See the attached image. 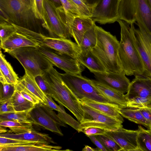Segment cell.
I'll use <instances>...</instances> for the list:
<instances>
[{
    "instance_id": "cell-1",
    "label": "cell",
    "mask_w": 151,
    "mask_h": 151,
    "mask_svg": "<svg viewBox=\"0 0 151 151\" xmlns=\"http://www.w3.org/2000/svg\"><path fill=\"white\" fill-rule=\"evenodd\" d=\"M33 3L34 0H0V10L10 23L42 33V24L35 15Z\"/></svg>"
},
{
    "instance_id": "cell-2",
    "label": "cell",
    "mask_w": 151,
    "mask_h": 151,
    "mask_svg": "<svg viewBox=\"0 0 151 151\" xmlns=\"http://www.w3.org/2000/svg\"><path fill=\"white\" fill-rule=\"evenodd\" d=\"M121 29L118 55L122 70L125 75H143L145 69L139 54L132 41L129 24L119 19Z\"/></svg>"
},
{
    "instance_id": "cell-3",
    "label": "cell",
    "mask_w": 151,
    "mask_h": 151,
    "mask_svg": "<svg viewBox=\"0 0 151 151\" xmlns=\"http://www.w3.org/2000/svg\"><path fill=\"white\" fill-rule=\"evenodd\" d=\"M97 42L91 51L100 60L107 71H123L119 59V42L115 36L96 25Z\"/></svg>"
},
{
    "instance_id": "cell-4",
    "label": "cell",
    "mask_w": 151,
    "mask_h": 151,
    "mask_svg": "<svg viewBox=\"0 0 151 151\" xmlns=\"http://www.w3.org/2000/svg\"><path fill=\"white\" fill-rule=\"evenodd\" d=\"M42 76L51 88V96L59 104L67 109L80 122L84 115L81 104L76 96L63 82L60 73L52 66Z\"/></svg>"
},
{
    "instance_id": "cell-5",
    "label": "cell",
    "mask_w": 151,
    "mask_h": 151,
    "mask_svg": "<svg viewBox=\"0 0 151 151\" xmlns=\"http://www.w3.org/2000/svg\"><path fill=\"white\" fill-rule=\"evenodd\" d=\"M4 52L16 59L26 72L35 78L43 76L53 65L35 47H27Z\"/></svg>"
},
{
    "instance_id": "cell-6",
    "label": "cell",
    "mask_w": 151,
    "mask_h": 151,
    "mask_svg": "<svg viewBox=\"0 0 151 151\" xmlns=\"http://www.w3.org/2000/svg\"><path fill=\"white\" fill-rule=\"evenodd\" d=\"M119 19L130 24L140 23L151 35V8L147 0H120Z\"/></svg>"
},
{
    "instance_id": "cell-7",
    "label": "cell",
    "mask_w": 151,
    "mask_h": 151,
    "mask_svg": "<svg viewBox=\"0 0 151 151\" xmlns=\"http://www.w3.org/2000/svg\"><path fill=\"white\" fill-rule=\"evenodd\" d=\"M12 24L17 32L37 42L40 45L52 49L73 58H77L81 51L80 46L70 39L47 37L42 33Z\"/></svg>"
},
{
    "instance_id": "cell-8",
    "label": "cell",
    "mask_w": 151,
    "mask_h": 151,
    "mask_svg": "<svg viewBox=\"0 0 151 151\" xmlns=\"http://www.w3.org/2000/svg\"><path fill=\"white\" fill-rule=\"evenodd\" d=\"M60 75L63 82L78 100L86 98L101 103L116 104L104 96L93 84L91 79L81 75L66 73H60Z\"/></svg>"
},
{
    "instance_id": "cell-9",
    "label": "cell",
    "mask_w": 151,
    "mask_h": 151,
    "mask_svg": "<svg viewBox=\"0 0 151 151\" xmlns=\"http://www.w3.org/2000/svg\"><path fill=\"white\" fill-rule=\"evenodd\" d=\"M46 21L42 27L51 37L70 39L71 36L66 22L63 7H57L49 0H44Z\"/></svg>"
},
{
    "instance_id": "cell-10",
    "label": "cell",
    "mask_w": 151,
    "mask_h": 151,
    "mask_svg": "<svg viewBox=\"0 0 151 151\" xmlns=\"http://www.w3.org/2000/svg\"><path fill=\"white\" fill-rule=\"evenodd\" d=\"M28 120L33 124L42 127L61 136L63 134L60 127H67L53 110L40 102L29 111Z\"/></svg>"
},
{
    "instance_id": "cell-11",
    "label": "cell",
    "mask_w": 151,
    "mask_h": 151,
    "mask_svg": "<svg viewBox=\"0 0 151 151\" xmlns=\"http://www.w3.org/2000/svg\"><path fill=\"white\" fill-rule=\"evenodd\" d=\"M80 103L84 115L80 122L78 132L84 129L90 127H98L106 130H114L123 127V122Z\"/></svg>"
},
{
    "instance_id": "cell-12",
    "label": "cell",
    "mask_w": 151,
    "mask_h": 151,
    "mask_svg": "<svg viewBox=\"0 0 151 151\" xmlns=\"http://www.w3.org/2000/svg\"><path fill=\"white\" fill-rule=\"evenodd\" d=\"M36 48L53 65L63 70L66 73L81 75L85 67L76 58L46 47L39 45Z\"/></svg>"
},
{
    "instance_id": "cell-13",
    "label": "cell",
    "mask_w": 151,
    "mask_h": 151,
    "mask_svg": "<svg viewBox=\"0 0 151 151\" xmlns=\"http://www.w3.org/2000/svg\"><path fill=\"white\" fill-rule=\"evenodd\" d=\"M120 0H100L93 9V20L100 24L112 23L119 19V8Z\"/></svg>"
},
{
    "instance_id": "cell-14",
    "label": "cell",
    "mask_w": 151,
    "mask_h": 151,
    "mask_svg": "<svg viewBox=\"0 0 151 151\" xmlns=\"http://www.w3.org/2000/svg\"><path fill=\"white\" fill-rule=\"evenodd\" d=\"M93 73L96 80L101 83L122 93L127 92L130 82L123 71Z\"/></svg>"
},
{
    "instance_id": "cell-15",
    "label": "cell",
    "mask_w": 151,
    "mask_h": 151,
    "mask_svg": "<svg viewBox=\"0 0 151 151\" xmlns=\"http://www.w3.org/2000/svg\"><path fill=\"white\" fill-rule=\"evenodd\" d=\"M105 134L115 140L123 151H139L138 130H128L122 127L106 130Z\"/></svg>"
},
{
    "instance_id": "cell-16",
    "label": "cell",
    "mask_w": 151,
    "mask_h": 151,
    "mask_svg": "<svg viewBox=\"0 0 151 151\" xmlns=\"http://www.w3.org/2000/svg\"><path fill=\"white\" fill-rule=\"evenodd\" d=\"M125 94L128 99L138 97L151 98V77L144 74L135 75Z\"/></svg>"
},
{
    "instance_id": "cell-17",
    "label": "cell",
    "mask_w": 151,
    "mask_h": 151,
    "mask_svg": "<svg viewBox=\"0 0 151 151\" xmlns=\"http://www.w3.org/2000/svg\"><path fill=\"white\" fill-rule=\"evenodd\" d=\"M130 31L134 44L137 48L143 64L144 74L151 77V56L142 39L138 29L134 23L130 24Z\"/></svg>"
},
{
    "instance_id": "cell-18",
    "label": "cell",
    "mask_w": 151,
    "mask_h": 151,
    "mask_svg": "<svg viewBox=\"0 0 151 151\" xmlns=\"http://www.w3.org/2000/svg\"><path fill=\"white\" fill-rule=\"evenodd\" d=\"M95 23L90 17L78 16L74 18L69 27L71 37L80 47L85 33Z\"/></svg>"
},
{
    "instance_id": "cell-19",
    "label": "cell",
    "mask_w": 151,
    "mask_h": 151,
    "mask_svg": "<svg viewBox=\"0 0 151 151\" xmlns=\"http://www.w3.org/2000/svg\"><path fill=\"white\" fill-rule=\"evenodd\" d=\"M0 137L33 142L42 144L50 145V143H56L48 134L38 132L35 130L28 132L19 134L10 133H1Z\"/></svg>"
},
{
    "instance_id": "cell-20",
    "label": "cell",
    "mask_w": 151,
    "mask_h": 151,
    "mask_svg": "<svg viewBox=\"0 0 151 151\" xmlns=\"http://www.w3.org/2000/svg\"><path fill=\"white\" fill-rule=\"evenodd\" d=\"M39 45L37 42L17 32L0 44L1 48L4 50L27 47H36Z\"/></svg>"
},
{
    "instance_id": "cell-21",
    "label": "cell",
    "mask_w": 151,
    "mask_h": 151,
    "mask_svg": "<svg viewBox=\"0 0 151 151\" xmlns=\"http://www.w3.org/2000/svg\"><path fill=\"white\" fill-rule=\"evenodd\" d=\"M78 100L80 103L96 110L123 122L124 121L122 116L119 112L120 107L118 105L101 103L86 98H83Z\"/></svg>"
},
{
    "instance_id": "cell-22",
    "label": "cell",
    "mask_w": 151,
    "mask_h": 151,
    "mask_svg": "<svg viewBox=\"0 0 151 151\" xmlns=\"http://www.w3.org/2000/svg\"><path fill=\"white\" fill-rule=\"evenodd\" d=\"M93 84L106 98L118 105L120 108L126 107L128 99L125 94L119 92L99 82L96 80L91 79Z\"/></svg>"
},
{
    "instance_id": "cell-23",
    "label": "cell",
    "mask_w": 151,
    "mask_h": 151,
    "mask_svg": "<svg viewBox=\"0 0 151 151\" xmlns=\"http://www.w3.org/2000/svg\"><path fill=\"white\" fill-rule=\"evenodd\" d=\"M77 58L91 73H102L107 71L100 60L91 50L81 51Z\"/></svg>"
},
{
    "instance_id": "cell-24",
    "label": "cell",
    "mask_w": 151,
    "mask_h": 151,
    "mask_svg": "<svg viewBox=\"0 0 151 151\" xmlns=\"http://www.w3.org/2000/svg\"><path fill=\"white\" fill-rule=\"evenodd\" d=\"M17 75L5 55L0 52V81L2 83L15 84L19 80Z\"/></svg>"
},
{
    "instance_id": "cell-25",
    "label": "cell",
    "mask_w": 151,
    "mask_h": 151,
    "mask_svg": "<svg viewBox=\"0 0 151 151\" xmlns=\"http://www.w3.org/2000/svg\"><path fill=\"white\" fill-rule=\"evenodd\" d=\"M62 147L38 143L23 144L13 146H0V151H59Z\"/></svg>"
},
{
    "instance_id": "cell-26",
    "label": "cell",
    "mask_w": 151,
    "mask_h": 151,
    "mask_svg": "<svg viewBox=\"0 0 151 151\" xmlns=\"http://www.w3.org/2000/svg\"><path fill=\"white\" fill-rule=\"evenodd\" d=\"M19 80L40 102L45 104V94L38 86L34 77L25 72L24 75Z\"/></svg>"
},
{
    "instance_id": "cell-27",
    "label": "cell",
    "mask_w": 151,
    "mask_h": 151,
    "mask_svg": "<svg viewBox=\"0 0 151 151\" xmlns=\"http://www.w3.org/2000/svg\"><path fill=\"white\" fill-rule=\"evenodd\" d=\"M119 112L122 116L130 121L142 125L150 129L151 125L138 109L130 108H119Z\"/></svg>"
},
{
    "instance_id": "cell-28",
    "label": "cell",
    "mask_w": 151,
    "mask_h": 151,
    "mask_svg": "<svg viewBox=\"0 0 151 151\" xmlns=\"http://www.w3.org/2000/svg\"><path fill=\"white\" fill-rule=\"evenodd\" d=\"M33 124L30 122H17L11 121H2L0 125L9 128L15 134L24 133L34 130Z\"/></svg>"
},
{
    "instance_id": "cell-29",
    "label": "cell",
    "mask_w": 151,
    "mask_h": 151,
    "mask_svg": "<svg viewBox=\"0 0 151 151\" xmlns=\"http://www.w3.org/2000/svg\"><path fill=\"white\" fill-rule=\"evenodd\" d=\"M10 100L16 112L30 110L35 105L24 98L16 90Z\"/></svg>"
},
{
    "instance_id": "cell-30",
    "label": "cell",
    "mask_w": 151,
    "mask_h": 151,
    "mask_svg": "<svg viewBox=\"0 0 151 151\" xmlns=\"http://www.w3.org/2000/svg\"><path fill=\"white\" fill-rule=\"evenodd\" d=\"M96 25L95 23L84 34L80 46L81 51L91 50L95 46L97 42Z\"/></svg>"
},
{
    "instance_id": "cell-31",
    "label": "cell",
    "mask_w": 151,
    "mask_h": 151,
    "mask_svg": "<svg viewBox=\"0 0 151 151\" xmlns=\"http://www.w3.org/2000/svg\"><path fill=\"white\" fill-rule=\"evenodd\" d=\"M137 130L139 151H151V129L139 126Z\"/></svg>"
},
{
    "instance_id": "cell-32",
    "label": "cell",
    "mask_w": 151,
    "mask_h": 151,
    "mask_svg": "<svg viewBox=\"0 0 151 151\" xmlns=\"http://www.w3.org/2000/svg\"><path fill=\"white\" fill-rule=\"evenodd\" d=\"M60 0L65 13L66 22L69 28L74 18L81 15L77 9L70 0Z\"/></svg>"
},
{
    "instance_id": "cell-33",
    "label": "cell",
    "mask_w": 151,
    "mask_h": 151,
    "mask_svg": "<svg viewBox=\"0 0 151 151\" xmlns=\"http://www.w3.org/2000/svg\"><path fill=\"white\" fill-rule=\"evenodd\" d=\"M30 110L0 114V121H11L17 122H29L28 120V116L29 112Z\"/></svg>"
},
{
    "instance_id": "cell-34",
    "label": "cell",
    "mask_w": 151,
    "mask_h": 151,
    "mask_svg": "<svg viewBox=\"0 0 151 151\" xmlns=\"http://www.w3.org/2000/svg\"><path fill=\"white\" fill-rule=\"evenodd\" d=\"M95 136L108 151H122V148L116 141L106 134Z\"/></svg>"
},
{
    "instance_id": "cell-35",
    "label": "cell",
    "mask_w": 151,
    "mask_h": 151,
    "mask_svg": "<svg viewBox=\"0 0 151 151\" xmlns=\"http://www.w3.org/2000/svg\"><path fill=\"white\" fill-rule=\"evenodd\" d=\"M151 106V98L136 97L128 99L126 107L137 109Z\"/></svg>"
},
{
    "instance_id": "cell-36",
    "label": "cell",
    "mask_w": 151,
    "mask_h": 151,
    "mask_svg": "<svg viewBox=\"0 0 151 151\" xmlns=\"http://www.w3.org/2000/svg\"><path fill=\"white\" fill-rule=\"evenodd\" d=\"M17 32L16 29L12 24L0 21V44Z\"/></svg>"
},
{
    "instance_id": "cell-37",
    "label": "cell",
    "mask_w": 151,
    "mask_h": 151,
    "mask_svg": "<svg viewBox=\"0 0 151 151\" xmlns=\"http://www.w3.org/2000/svg\"><path fill=\"white\" fill-rule=\"evenodd\" d=\"M15 85L0 83V104L8 101L11 98L15 90Z\"/></svg>"
},
{
    "instance_id": "cell-38",
    "label": "cell",
    "mask_w": 151,
    "mask_h": 151,
    "mask_svg": "<svg viewBox=\"0 0 151 151\" xmlns=\"http://www.w3.org/2000/svg\"><path fill=\"white\" fill-rule=\"evenodd\" d=\"M15 90L19 92L24 98L34 104H38L40 102L32 93L23 85L19 80L15 84Z\"/></svg>"
},
{
    "instance_id": "cell-39",
    "label": "cell",
    "mask_w": 151,
    "mask_h": 151,
    "mask_svg": "<svg viewBox=\"0 0 151 151\" xmlns=\"http://www.w3.org/2000/svg\"><path fill=\"white\" fill-rule=\"evenodd\" d=\"M78 10L81 16L91 17L93 8L89 6L84 0H70Z\"/></svg>"
},
{
    "instance_id": "cell-40",
    "label": "cell",
    "mask_w": 151,
    "mask_h": 151,
    "mask_svg": "<svg viewBox=\"0 0 151 151\" xmlns=\"http://www.w3.org/2000/svg\"><path fill=\"white\" fill-rule=\"evenodd\" d=\"M33 8L36 18L42 22V25L46 21L44 0H34Z\"/></svg>"
},
{
    "instance_id": "cell-41",
    "label": "cell",
    "mask_w": 151,
    "mask_h": 151,
    "mask_svg": "<svg viewBox=\"0 0 151 151\" xmlns=\"http://www.w3.org/2000/svg\"><path fill=\"white\" fill-rule=\"evenodd\" d=\"M57 114L59 118L64 123L70 125L78 131L80 122L67 113L64 109L62 111H58Z\"/></svg>"
},
{
    "instance_id": "cell-42",
    "label": "cell",
    "mask_w": 151,
    "mask_h": 151,
    "mask_svg": "<svg viewBox=\"0 0 151 151\" xmlns=\"http://www.w3.org/2000/svg\"><path fill=\"white\" fill-rule=\"evenodd\" d=\"M35 143H37L33 142L0 137V146H13Z\"/></svg>"
},
{
    "instance_id": "cell-43",
    "label": "cell",
    "mask_w": 151,
    "mask_h": 151,
    "mask_svg": "<svg viewBox=\"0 0 151 151\" xmlns=\"http://www.w3.org/2000/svg\"><path fill=\"white\" fill-rule=\"evenodd\" d=\"M135 23L138 27L139 32L151 56V35L146 31L140 23L136 22Z\"/></svg>"
},
{
    "instance_id": "cell-44",
    "label": "cell",
    "mask_w": 151,
    "mask_h": 151,
    "mask_svg": "<svg viewBox=\"0 0 151 151\" xmlns=\"http://www.w3.org/2000/svg\"><path fill=\"white\" fill-rule=\"evenodd\" d=\"M35 80L39 87L45 95L51 96L52 90L48 83L45 80L42 76H38L35 78Z\"/></svg>"
},
{
    "instance_id": "cell-45",
    "label": "cell",
    "mask_w": 151,
    "mask_h": 151,
    "mask_svg": "<svg viewBox=\"0 0 151 151\" xmlns=\"http://www.w3.org/2000/svg\"><path fill=\"white\" fill-rule=\"evenodd\" d=\"M106 130L105 129L98 127H90L83 129L81 132H83L88 137L91 135L105 134Z\"/></svg>"
},
{
    "instance_id": "cell-46",
    "label": "cell",
    "mask_w": 151,
    "mask_h": 151,
    "mask_svg": "<svg viewBox=\"0 0 151 151\" xmlns=\"http://www.w3.org/2000/svg\"><path fill=\"white\" fill-rule=\"evenodd\" d=\"M46 102L45 105L52 109L57 111L61 112L64 109L62 105L57 104L53 100L52 98L49 95H45Z\"/></svg>"
},
{
    "instance_id": "cell-47",
    "label": "cell",
    "mask_w": 151,
    "mask_h": 151,
    "mask_svg": "<svg viewBox=\"0 0 151 151\" xmlns=\"http://www.w3.org/2000/svg\"><path fill=\"white\" fill-rule=\"evenodd\" d=\"M13 106L10 101H8L0 104V114L15 112Z\"/></svg>"
},
{
    "instance_id": "cell-48",
    "label": "cell",
    "mask_w": 151,
    "mask_h": 151,
    "mask_svg": "<svg viewBox=\"0 0 151 151\" xmlns=\"http://www.w3.org/2000/svg\"><path fill=\"white\" fill-rule=\"evenodd\" d=\"M151 125V106L137 109Z\"/></svg>"
},
{
    "instance_id": "cell-49",
    "label": "cell",
    "mask_w": 151,
    "mask_h": 151,
    "mask_svg": "<svg viewBox=\"0 0 151 151\" xmlns=\"http://www.w3.org/2000/svg\"><path fill=\"white\" fill-rule=\"evenodd\" d=\"M91 141L101 151H108L101 142L96 138L95 135H91L88 137Z\"/></svg>"
},
{
    "instance_id": "cell-50",
    "label": "cell",
    "mask_w": 151,
    "mask_h": 151,
    "mask_svg": "<svg viewBox=\"0 0 151 151\" xmlns=\"http://www.w3.org/2000/svg\"><path fill=\"white\" fill-rule=\"evenodd\" d=\"M87 4L93 8L96 6L100 0H84Z\"/></svg>"
},
{
    "instance_id": "cell-51",
    "label": "cell",
    "mask_w": 151,
    "mask_h": 151,
    "mask_svg": "<svg viewBox=\"0 0 151 151\" xmlns=\"http://www.w3.org/2000/svg\"><path fill=\"white\" fill-rule=\"evenodd\" d=\"M82 151H100L98 148H93L88 145H86L82 150Z\"/></svg>"
},
{
    "instance_id": "cell-52",
    "label": "cell",
    "mask_w": 151,
    "mask_h": 151,
    "mask_svg": "<svg viewBox=\"0 0 151 151\" xmlns=\"http://www.w3.org/2000/svg\"><path fill=\"white\" fill-rule=\"evenodd\" d=\"M53 3L57 7H63L60 0H49Z\"/></svg>"
},
{
    "instance_id": "cell-53",
    "label": "cell",
    "mask_w": 151,
    "mask_h": 151,
    "mask_svg": "<svg viewBox=\"0 0 151 151\" xmlns=\"http://www.w3.org/2000/svg\"><path fill=\"white\" fill-rule=\"evenodd\" d=\"M6 127L0 126V132L1 133H5L7 132V130L6 129Z\"/></svg>"
},
{
    "instance_id": "cell-54",
    "label": "cell",
    "mask_w": 151,
    "mask_h": 151,
    "mask_svg": "<svg viewBox=\"0 0 151 151\" xmlns=\"http://www.w3.org/2000/svg\"><path fill=\"white\" fill-rule=\"evenodd\" d=\"M147 1L151 8V0H147Z\"/></svg>"
},
{
    "instance_id": "cell-55",
    "label": "cell",
    "mask_w": 151,
    "mask_h": 151,
    "mask_svg": "<svg viewBox=\"0 0 151 151\" xmlns=\"http://www.w3.org/2000/svg\"><path fill=\"white\" fill-rule=\"evenodd\" d=\"M150 129H151V127Z\"/></svg>"
}]
</instances>
